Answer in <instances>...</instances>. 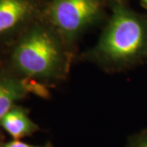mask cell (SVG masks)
Wrapping results in <instances>:
<instances>
[{
    "label": "cell",
    "instance_id": "6da1fadb",
    "mask_svg": "<svg viewBox=\"0 0 147 147\" xmlns=\"http://www.w3.org/2000/svg\"><path fill=\"white\" fill-rule=\"evenodd\" d=\"M96 53L102 60L115 65L137 63L147 55V21L126 7L117 5Z\"/></svg>",
    "mask_w": 147,
    "mask_h": 147
},
{
    "label": "cell",
    "instance_id": "7a4b0ae2",
    "mask_svg": "<svg viewBox=\"0 0 147 147\" xmlns=\"http://www.w3.org/2000/svg\"><path fill=\"white\" fill-rule=\"evenodd\" d=\"M12 61L16 69L27 77L47 79L61 70L65 58L62 47L52 30L35 26L17 43Z\"/></svg>",
    "mask_w": 147,
    "mask_h": 147
},
{
    "label": "cell",
    "instance_id": "3957f363",
    "mask_svg": "<svg viewBox=\"0 0 147 147\" xmlns=\"http://www.w3.org/2000/svg\"><path fill=\"white\" fill-rule=\"evenodd\" d=\"M99 11L98 0H53L49 16L58 31L73 38L94 21Z\"/></svg>",
    "mask_w": 147,
    "mask_h": 147
},
{
    "label": "cell",
    "instance_id": "277c9868",
    "mask_svg": "<svg viewBox=\"0 0 147 147\" xmlns=\"http://www.w3.org/2000/svg\"><path fill=\"white\" fill-rule=\"evenodd\" d=\"M30 8L27 0H0V35L20 26L29 16Z\"/></svg>",
    "mask_w": 147,
    "mask_h": 147
},
{
    "label": "cell",
    "instance_id": "5b68a950",
    "mask_svg": "<svg viewBox=\"0 0 147 147\" xmlns=\"http://www.w3.org/2000/svg\"><path fill=\"white\" fill-rule=\"evenodd\" d=\"M0 125L14 140L30 136L38 129L26 111L15 105L2 118Z\"/></svg>",
    "mask_w": 147,
    "mask_h": 147
},
{
    "label": "cell",
    "instance_id": "8992f818",
    "mask_svg": "<svg viewBox=\"0 0 147 147\" xmlns=\"http://www.w3.org/2000/svg\"><path fill=\"white\" fill-rule=\"evenodd\" d=\"M28 92L24 82L10 76H0V120Z\"/></svg>",
    "mask_w": 147,
    "mask_h": 147
},
{
    "label": "cell",
    "instance_id": "52a82bcc",
    "mask_svg": "<svg viewBox=\"0 0 147 147\" xmlns=\"http://www.w3.org/2000/svg\"><path fill=\"white\" fill-rule=\"evenodd\" d=\"M127 147H147V130L132 136Z\"/></svg>",
    "mask_w": 147,
    "mask_h": 147
},
{
    "label": "cell",
    "instance_id": "ba28073f",
    "mask_svg": "<svg viewBox=\"0 0 147 147\" xmlns=\"http://www.w3.org/2000/svg\"><path fill=\"white\" fill-rule=\"evenodd\" d=\"M2 147H53L50 144L42 145V146H35V145H30L26 142H21L20 140H13L11 142H7L3 144Z\"/></svg>",
    "mask_w": 147,
    "mask_h": 147
},
{
    "label": "cell",
    "instance_id": "9c48e42d",
    "mask_svg": "<svg viewBox=\"0 0 147 147\" xmlns=\"http://www.w3.org/2000/svg\"><path fill=\"white\" fill-rule=\"evenodd\" d=\"M142 1L144 3H145V4H146L147 5V0H142Z\"/></svg>",
    "mask_w": 147,
    "mask_h": 147
},
{
    "label": "cell",
    "instance_id": "30bf717a",
    "mask_svg": "<svg viewBox=\"0 0 147 147\" xmlns=\"http://www.w3.org/2000/svg\"><path fill=\"white\" fill-rule=\"evenodd\" d=\"M0 147H2V146H1V145H0Z\"/></svg>",
    "mask_w": 147,
    "mask_h": 147
}]
</instances>
